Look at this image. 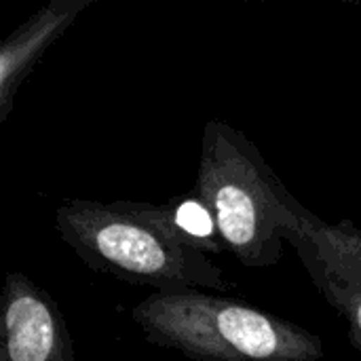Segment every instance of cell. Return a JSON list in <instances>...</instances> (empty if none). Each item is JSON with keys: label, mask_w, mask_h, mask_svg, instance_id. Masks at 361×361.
I'll list each match as a JSON object with an SVG mask.
<instances>
[{"label": "cell", "mask_w": 361, "mask_h": 361, "mask_svg": "<svg viewBox=\"0 0 361 361\" xmlns=\"http://www.w3.org/2000/svg\"><path fill=\"white\" fill-rule=\"evenodd\" d=\"M93 0H51L23 21L0 47V123L15 106V95L42 53L74 23Z\"/></svg>", "instance_id": "obj_6"}, {"label": "cell", "mask_w": 361, "mask_h": 361, "mask_svg": "<svg viewBox=\"0 0 361 361\" xmlns=\"http://www.w3.org/2000/svg\"><path fill=\"white\" fill-rule=\"evenodd\" d=\"M192 190L212 209L226 252L247 269L277 264L283 241L290 243L315 216L288 190L243 131L216 118L203 127Z\"/></svg>", "instance_id": "obj_1"}, {"label": "cell", "mask_w": 361, "mask_h": 361, "mask_svg": "<svg viewBox=\"0 0 361 361\" xmlns=\"http://www.w3.org/2000/svg\"><path fill=\"white\" fill-rule=\"evenodd\" d=\"M55 226L74 254L93 271L157 292H226L224 271L205 254L165 235L142 216L135 201H66Z\"/></svg>", "instance_id": "obj_3"}, {"label": "cell", "mask_w": 361, "mask_h": 361, "mask_svg": "<svg viewBox=\"0 0 361 361\" xmlns=\"http://www.w3.org/2000/svg\"><path fill=\"white\" fill-rule=\"evenodd\" d=\"M0 361H78L57 302L17 271L4 281Z\"/></svg>", "instance_id": "obj_5"}, {"label": "cell", "mask_w": 361, "mask_h": 361, "mask_svg": "<svg viewBox=\"0 0 361 361\" xmlns=\"http://www.w3.org/2000/svg\"><path fill=\"white\" fill-rule=\"evenodd\" d=\"M148 343L197 361H317L319 336L243 300L152 292L131 313Z\"/></svg>", "instance_id": "obj_2"}, {"label": "cell", "mask_w": 361, "mask_h": 361, "mask_svg": "<svg viewBox=\"0 0 361 361\" xmlns=\"http://www.w3.org/2000/svg\"><path fill=\"white\" fill-rule=\"evenodd\" d=\"M290 245L322 296L347 319L351 345L361 353V231L351 220L330 224L313 216Z\"/></svg>", "instance_id": "obj_4"}, {"label": "cell", "mask_w": 361, "mask_h": 361, "mask_svg": "<svg viewBox=\"0 0 361 361\" xmlns=\"http://www.w3.org/2000/svg\"><path fill=\"white\" fill-rule=\"evenodd\" d=\"M135 207L165 235L186 247H192L205 256L226 252L212 209L195 190H190L188 195L173 197L165 203L135 201Z\"/></svg>", "instance_id": "obj_7"}]
</instances>
